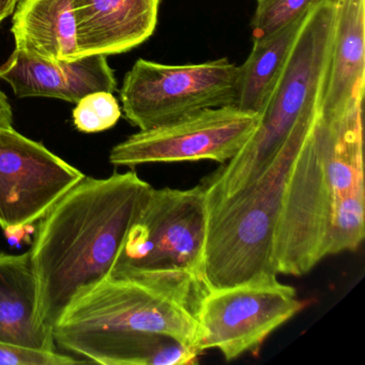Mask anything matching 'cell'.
Returning <instances> with one entry per match:
<instances>
[{"label": "cell", "mask_w": 365, "mask_h": 365, "mask_svg": "<svg viewBox=\"0 0 365 365\" xmlns=\"http://www.w3.org/2000/svg\"><path fill=\"white\" fill-rule=\"evenodd\" d=\"M365 237L362 104L318 116L294 158L273 238L277 274L301 277Z\"/></svg>", "instance_id": "6da1fadb"}, {"label": "cell", "mask_w": 365, "mask_h": 365, "mask_svg": "<svg viewBox=\"0 0 365 365\" xmlns=\"http://www.w3.org/2000/svg\"><path fill=\"white\" fill-rule=\"evenodd\" d=\"M151 190L134 170L85 176L41 217L29 255L46 326L53 330L82 290L110 274Z\"/></svg>", "instance_id": "7a4b0ae2"}, {"label": "cell", "mask_w": 365, "mask_h": 365, "mask_svg": "<svg viewBox=\"0 0 365 365\" xmlns=\"http://www.w3.org/2000/svg\"><path fill=\"white\" fill-rule=\"evenodd\" d=\"M335 16V0H322L312 8L259 114L255 133L234 159L202 181L207 202L230 197L247 187L292 134L311 131L324 100Z\"/></svg>", "instance_id": "3957f363"}, {"label": "cell", "mask_w": 365, "mask_h": 365, "mask_svg": "<svg viewBox=\"0 0 365 365\" xmlns=\"http://www.w3.org/2000/svg\"><path fill=\"white\" fill-rule=\"evenodd\" d=\"M309 132L292 134L247 187L230 197L206 202L208 289L279 275L273 264L275 226L288 175Z\"/></svg>", "instance_id": "277c9868"}, {"label": "cell", "mask_w": 365, "mask_h": 365, "mask_svg": "<svg viewBox=\"0 0 365 365\" xmlns=\"http://www.w3.org/2000/svg\"><path fill=\"white\" fill-rule=\"evenodd\" d=\"M206 226L204 183L187 190L153 187L110 274L208 289Z\"/></svg>", "instance_id": "5b68a950"}, {"label": "cell", "mask_w": 365, "mask_h": 365, "mask_svg": "<svg viewBox=\"0 0 365 365\" xmlns=\"http://www.w3.org/2000/svg\"><path fill=\"white\" fill-rule=\"evenodd\" d=\"M205 294L185 286L110 274L73 299L53 332L147 331L195 348L196 313Z\"/></svg>", "instance_id": "8992f818"}, {"label": "cell", "mask_w": 365, "mask_h": 365, "mask_svg": "<svg viewBox=\"0 0 365 365\" xmlns=\"http://www.w3.org/2000/svg\"><path fill=\"white\" fill-rule=\"evenodd\" d=\"M238 71L226 57L182 66L138 59L121 87L125 118L145 131L206 108L235 106Z\"/></svg>", "instance_id": "52a82bcc"}, {"label": "cell", "mask_w": 365, "mask_h": 365, "mask_svg": "<svg viewBox=\"0 0 365 365\" xmlns=\"http://www.w3.org/2000/svg\"><path fill=\"white\" fill-rule=\"evenodd\" d=\"M304 307L296 289L277 277L210 288L196 313V350H217L226 361L258 354L269 335Z\"/></svg>", "instance_id": "ba28073f"}, {"label": "cell", "mask_w": 365, "mask_h": 365, "mask_svg": "<svg viewBox=\"0 0 365 365\" xmlns=\"http://www.w3.org/2000/svg\"><path fill=\"white\" fill-rule=\"evenodd\" d=\"M259 118L235 106L206 108L129 136L108 159L113 165L128 168L204 160L225 164L249 143Z\"/></svg>", "instance_id": "9c48e42d"}, {"label": "cell", "mask_w": 365, "mask_h": 365, "mask_svg": "<svg viewBox=\"0 0 365 365\" xmlns=\"http://www.w3.org/2000/svg\"><path fill=\"white\" fill-rule=\"evenodd\" d=\"M84 177L44 145L0 128V228L39 222Z\"/></svg>", "instance_id": "30bf717a"}, {"label": "cell", "mask_w": 365, "mask_h": 365, "mask_svg": "<svg viewBox=\"0 0 365 365\" xmlns=\"http://www.w3.org/2000/svg\"><path fill=\"white\" fill-rule=\"evenodd\" d=\"M0 80L10 84L19 98H55L76 104L89 93L117 89L114 71L103 55L52 61L16 48L0 66Z\"/></svg>", "instance_id": "8fae6325"}, {"label": "cell", "mask_w": 365, "mask_h": 365, "mask_svg": "<svg viewBox=\"0 0 365 365\" xmlns=\"http://www.w3.org/2000/svg\"><path fill=\"white\" fill-rule=\"evenodd\" d=\"M161 0H76L78 56L123 54L155 33Z\"/></svg>", "instance_id": "7c38bea8"}, {"label": "cell", "mask_w": 365, "mask_h": 365, "mask_svg": "<svg viewBox=\"0 0 365 365\" xmlns=\"http://www.w3.org/2000/svg\"><path fill=\"white\" fill-rule=\"evenodd\" d=\"M57 346L104 365H193L200 354L175 337L147 331H54Z\"/></svg>", "instance_id": "4fadbf2b"}, {"label": "cell", "mask_w": 365, "mask_h": 365, "mask_svg": "<svg viewBox=\"0 0 365 365\" xmlns=\"http://www.w3.org/2000/svg\"><path fill=\"white\" fill-rule=\"evenodd\" d=\"M334 34L320 115L345 114L362 104L365 87V0H335Z\"/></svg>", "instance_id": "5bb4252c"}, {"label": "cell", "mask_w": 365, "mask_h": 365, "mask_svg": "<svg viewBox=\"0 0 365 365\" xmlns=\"http://www.w3.org/2000/svg\"><path fill=\"white\" fill-rule=\"evenodd\" d=\"M0 341L56 350L54 332L38 313V286L29 251L0 253Z\"/></svg>", "instance_id": "9a60e30c"}, {"label": "cell", "mask_w": 365, "mask_h": 365, "mask_svg": "<svg viewBox=\"0 0 365 365\" xmlns=\"http://www.w3.org/2000/svg\"><path fill=\"white\" fill-rule=\"evenodd\" d=\"M76 0H19L12 20L16 48L52 61L80 58Z\"/></svg>", "instance_id": "2e32d148"}, {"label": "cell", "mask_w": 365, "mask_h": 365, "mask_svg": "<svg viewBox=\"0 0 365 365\" xmlns=\"http://www.w3.org/2000/svg\"><path fill=\"white\" fill-rule=\"evenodd\" d=\"M311 9L274 33L253 40L247 61L238 67L235 106L247 112L262 113Z\"/></svg>", "instance_id": "e0dca14e"}, {"label": "cell", "mask_w": 365, "mask_h": 365, "mask_svg": "<svg viewBox=\"0 0 365 365\" xmlns=\"http://www.w3.org/2000/svg\"><path fill=\"white\" fill-rule=\"evenodd\" d=\"M121 117L120 106L114 93H89L76 103L74 125L84 133H98L114 127Z\"/></svg>", "instance_id": "ac0fdd59"}, {"label": "cell", "mask_w": 365, "mask_h": 365, "mask_svg": "<svg viewBox=\"0 0 365 365\" xmlns=\"http://www.w3.org/2000/svg\"><path fill=\"white\" fill-rule=\"evenodd\" d=\"M320 1L322 0H257L251 22L253 40L274 33Z\"/></svg>", "instance_id": "d6986e66"}, {"label": "cell", "mask_w": 365, "mask_h": 365, "mask_svg": "<svg viewBox=\"0 0 365 365\" xmlns=\"http://www.w3.org/2000/svg\"><path fill=\"white\" fill-rule=\"evenodd\" d=\"M88 363L56 350L39 349L0 341V365H72Z\"/></svg>", "instance_id": "ffe728a7"}, {"label": "cell", "mask_w": 365, "mask_h": 365, "mask_svg": "<svg viewBox=\"0 0 365 365\" xmlns=\"http://www.w3.org/2000/svg\"><path fill=\"white\" fill-rule=\"evenodd\" d=\"M14 125V113L9 100L4 91L0 89V128L10 129Z\"/></svg>", "instance_id": "44dd1931"}, {"label": "cell", "mask_w": 365, "mask_h": 365, "mask_svg": "<svg viewBox=\"0 0 365 365\" xmlns=\"http://www.w3.org/2000/svg\"><path fill=\"white\" fill-rule=\"evenodd\" d=\"M18 3L19 0H0V23L14 14Z\"/></svg>", "instance_id": "7402d4cb"}]
</instances>
